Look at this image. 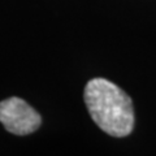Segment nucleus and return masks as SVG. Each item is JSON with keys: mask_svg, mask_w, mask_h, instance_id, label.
I'll list each match as a JSON object with an SVG mask.
<instances>
[{"mask_svg": "<svg viewBox=\"0 0 156 156\" xmlns=\"http://www.w3.org/2000/svg\"><path fill=\"white\" fill-rule=\"evenodd\" d=\"M85 103L94 122L107 134L122 138L134 128V107L130 96L104 78H94L85 87Z\"/></svg>", "mask_w": 156, "mask_h": 156, "instance_id": "nucleus-1", "label": "nucleus"}, {"mask_svg": "<svg viewBox=\"0 0 156 156\" xmlns=\"http://www.w3.org/2000/svg\"><path fill=\"white\" fill-rule=\"evenodd\" d=\"M0 122L9 133L27 135L41 126L42 117L25 100L13 96L0 101Z\"/></svg>", "mask_w": 156, "mask_h": 156, "instance_id": "nucleus-2", "label": "nucleus"}]
</instances>
